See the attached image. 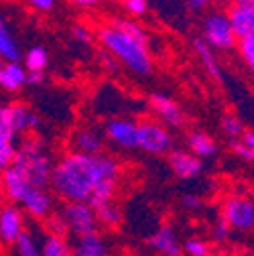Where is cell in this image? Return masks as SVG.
Wrapping results in <instances>:
<instances>
[{"instance_id": "obj_41", "label": "cell", "mask_w": 254, "mask_h": 256, "mask_svg": "<svg viewBox=\"0 0 254 256\" xmlns=\"http://www.w3.org/2000/svg\"><path fill=\"white\" fill-rule=\"evenodd\" d=\"M242 142L252 150V154H254V130H246L244 132V136H242Z\"/></svg>"}, {"instance_id": "obj_42", "label": "cell", "mask_w": 254, "mask_h": 256, "mask_svg": "<svg viewBox=\"0 0 254 256\" xmlns=\"http://www.w3.org/2000/svg\"><path fill=\"white\" fill-rule=\"evenodd\" d=\"M2 116H4V106L0 104V128H4V124H2Z\"/></svg>"}, {"instance_id": "obj_31", "label": "cell", "mask_w": 254, "mask_h": 256, "mask_svg": "<svg viewBox=\"0 0 254 256\" xmlns=\"http://www.w3.org/2000/svg\"><path fill=\"white\" fill-rule=\"evenodd\" d=\"M181 248L187 256H210V244L202 238H189L181 242Z\"/></svg>"}, {"instance_id": "obj_35", "label": "cell", "mask_w": 254, "mask_h": 256, "mask_svg": "<svg viewBox=\"0 0 254 256\" xmlns=\"http://www.w3.org/2000/svg\"><path fill=\"white\" fill-rule=\"evenodd\" d=\"M230 146H232L234 154H238V156L242 158V161H246V163H252V161H254L252 150L242 142V138H240V140H232V142H230Z\"/></svg>"}, {"instance_id": "obj_19", "label": "cell", "mask_w": 254, "mask_h": 256, "mask_svg": "<svg viewBox=\"0 0 254 256\" xmlns=\"http://www.w3.org/2000/svg\"><path fill=\"white\" fill-rule=\"evenodd\" d=\"M26 86V70L20 63H0V90L14 94Z\"/></svg>"}, {"instance_id": "obj_22", "label": "cell", "mask_w": 254, "mask_h": 256, "mask_svg": "<svg viewBox=\"0 0 254 256\" xmlns=\"http://www.w3.org/2000/svg\"><path fill=\"white\" fill-rule=\"evenodd\" d=\"M148 6H152L158 12V16L171 24L177 18H183L187 12L183 0H148Z\"/></svg>"}, {"instance_id": "obj_17", "label": "cell", "mask_w": 254, "mask_h": 256, "mask_svg": "<svg viewBox=\"0 0 254 256\" xmlns=\"http://www.w3.org/2000/svg\"><path fill=\"white\" fill-rule=\"evenodd\" d=\"M20 59H22L20 43L16 41L6 16L0 12V61L2 63H20Z\"/></svg>"}, {"instance_id": "obj_37", "label": "cell", "mask_w": 254, "mask_h": 256, "mask_svg": "<svg viewBox=\"0 0 254 256\" xmlns=\"http://www.w3.org/2000/svg\"><path fill=\"white\" fill-rule=\"evenodd\" d=\"M24 2L37 12H51L55 8V0H24Z\"/></svg>"}, {"instance_id": "obj_25", "label": "cell", "mask_w": 254, "mask_h": 256, "mask_svg": "<svg viewBox=\"0 0 254 256\" xmlns=\"http://www.w3.org/2000/svg\"><path fill=\"white\" fill-rule=\"evenodd\" d=\"M94 212H96V222L104 228H116L122 224V210L116 202L102 204L98 208H94Z\"/></svg>"}, {"instance_id": "obj_11", "label": "cell", "mask_w": 254, "mask_h": 256, "mask_svg": "<svg viewBox=\"0 0 254 256\" xmlns=\"http://www.w3.org/2000/svg\"><path fill=\"white\" fill-rule=\"evenodd\" d=\"M53 194L49 189H43V187H33L30 185L24 194H22V198H20V202L16 204L20 210H22V214L24 216H28V218H33V220H47L49 216H53Z\"/></svg>"}, {"instance_id": "obj_7", "label": "cell", "mask_w": 254, "mask_h": 256, "mask_svg": "<svg viewBox=\"0 0 254 256\" xmlns=\"http://www.w3.org/2000/svg\"><path fill=\"white\" fill-rule=\"evenodd\" d=\"M102 132L106 142H112L120 150L138 148V120L126 116H112L104 122Z\"/></svg>"}, {"instance_id": "obj_32", "label": "cell", "mask_w": 254, "mask_h": 256, "mask_svg": "<svg viewBox=\"0 0 254 256\" xmlns=\"http://www.w3.org/2000/svg\"><path fill=\"white\" fill-rule=\"evenodd\" d=\"M122 6L130 16H142L148 12V0H122Z\"/></svg>"}, {"instance_id": "obj_8", "label": "cell", "mask_w": 254, "mask_h": 256, "mask_svg": "<svg viewBox=\"0 0 254 256\" xmlns=\"http://www.w3.org/2000/svg\"><path fill=\"white\" fill-rule=\"evenodd\" d=\"M59 218L66 224V230L72 232L76 238L98 232V222H96V212L86 202H70L63 204V210Z\"/></svg>"}, {"instance_id": "obj_24", "label": "cell", "mask_w": 254, "mask_h": 256, "mask_svg": "<svg viewBox=\"0 0 254 256\" xmlns=\"http://www.w3.org/2000/svg\"><path fill=\"white\" fill-rule=\"evenodd\" d=\"M41 256H72V244L68 242L66 236L47 234L43 236Z\"/></svg>"}, {"instance_id": "obj_6", "label": "cell", "mask_w": 254, "mask_h": 256, "mask_svg": "<svg viewBox=\"0 0 254 256\" xmlns=\"http://www.w3.org/2000/svg\"><path fill=\"white\" fill-rule=\"evenodd\" d=\"M175 146V138L167 126L154 118H142L138 122V150L146 154H169Z\"/></svg>"}, {"instance_id": "obj_3", "label": "cell", "mask_w": 254, "mask_h": 256, "mask_svg": "<svg viewBox=\"0 0 254 256\" xmlns=\"http://www.w3.org/2000/svg\"><path fill=\"white\" fill-rule=\"evenodd\" d=\"M22 179L33 185V187H43L49 189L51 183V173H53V158L49 150L43 146L41 140L37 138H22L16 144V154L10 163Z\"/></svg>"}, {"instance_id": "obj_14", "label": "cell", "mask_w": 254, "mask_h": 256, "mask_svg": "<svg viewBox=\"0 0 254 256\" xmlns=\"http://www.w3.org/2000/svg\"><path fill=\"white\" fill-rule=\"evenodd\" d=\"M169 167L179 179H196L204 173V161H200L198 156H194L189 150L173 148L169 154Z\"/></svg>"}, {"instance_id": "obj_43", "label": "cell", "mask_w": 254, "mask_h": 256, "mask_svg": "<svg viewBox=\"0 0 254 256\" xmlns=\"http://www.w3.org/2000/svg\"><path fill=\"white\" fill-rule=\"evenodd\" d=\"M234 4H248V2H254V0H232Z\"/></svg>"}, {"instance_id": "obj_33", "label": "cell", "mask_w": 254, "mask_h": 256, "mask_svg": "<svg viewBox=\"0 0 254 256\" xmlns=\"http://www.w3.org/2000/svg\"><path fill=\"white\" fill-rule=\"evenodd\" d=\"M230 232H232V230L228 228V224L220 218V220L214 224V226H212V240L218 242V244H222V242H226V240H228Z\"/></svg>"}, {"instance_id": "obj_12", "label": "cell", "mask_w": 254, "mask_h": 256, "mask_svg": "<svg viewBox=\"0 0 254 256\" xmlns=\"http://www.w3.org/2000/svg\"><path fill=\"white\" fill-rule=\"evenodd\" d=\"M2 124L4 128H8L10 132H14L16 136L22 132H30L37 130L41 118L37 116V112H33L26 104L22 102H12L8 106H4V116H2Z\"/></svg>"}, {"instance_id": "obj_29", "label": "cell", "mask_w": 254, "mask_h": 256, "mask_svg": "<svg viewBox=\"0 0 254 256\" xmlns=\"http://www.w3.org/2000/svg\"><path fill=\"white\" fill-rule=\"evenodd\" d=\"M220 126H222V132H224L230 140H240L246 132V126H244L242 118L236 116V114H226L224 118H222Z\"/></svg>"}, {"instance_id": "obj_21", "label": "cell", "mask_w": 254, "mask_h": 256, "mask_svg": "<svg viewBox=\"0 0 254 256\" xmlns=\"http://www.w3.org/2000/svg\"><path fill=\"white\" fill-rule=\"evenodd\" d=\"M41 244H43V236L35 228L26 226L24 232L12 244V250L14 256H41Z\"/></svg>"}, {"instance_id": "obj_34", "label": "cell", "mask_w": 254, "mask_h": 256, "mask_svg": "<svg viewBox=\"0 0 254 256\" xmlns=\"http://www.w3.org/2000/svg\"><path fill=\"white\" fill-rule=\"evenodd\" d=\"M72 37L78 41V43H84V45H90L94 35H92V30L86 26V24H74L72 26Z\"/></svg>"}, {"instance_id": "obj_5", "label": "cell", "mask_w": 254, "mask_h": 256, "mask_svg": "<svg viewBox=\"0 0 254 256\" xmlns=\"http://www.w3.org/2000/svg\"><path fill=\"white\" fill-rule=\"evenodd\" d=\"M222 220L228 228L240 234L254 232V200L250 196L232 194L222 204Z\"/></svg>"}, {"instance_id": "obj_20", "label": "cell", "mask_w": 254, "mask_h": 256, "mask_svg": "<svg viewBox=\"0 0 254 256\" xmlns=\"http://www.w3.org/2000/svg\"><path fill=\"white\" fill-rule=\"evenodd\" d=\"M187 146H189V152L198 156L200 161H208V158L218 154V142L210 134L200 132V130L187 134Z\"/></svg>"}, {"instance_id": "obj_13", "label": "cell", "mask_w": 254, "mask_h": 256, "mask_svg": "<svg viewBox=\"0 0 254 256\" xmlns=\"http://www.w3.org/2000/svg\"><path fill=\"white\" fill-rule=\"evenodd\" d=\"M26 226V216L18 206L8 202L0 206V244L12 246Z\"/></svg>"}, {"instance_id": "obj_26", "label": "cell", "mask_w": 254, "mask_h": 256, "mask_svg": "<svg viewBox=\"0 0 254 256\" xmlns=\"http://www.w3.org/2000/svg\"><path fill=\"white\" fill-rule=\"evenodd\" d=\"M16 154V134L8 128H0V171H4Z\"/></svg>"}, {"instance_id": "obj_44", "label": "cell", "mask_w": 254, "mask_h": 256, "mask_svg": "<svg viewBox=\"0 0 254 256\" xmlns=\"http://www.w3.org/2000/svg\"><path fill=\"white\" fill-rule=\"evenodd\" d=\"M0 200H2V183H0Z\"/></svg>"}, {"instance_id": "obj_27", "label": "cell", "mask_w": 254, "mask_h": 256, "mask_svg": "<svg viewBox=\"0 0 254 256\" xmlns=\"http://www.w3.org/2000/svg\"><path fill=\"white\" fill-rule=\"evenodd\" d=\"M24 59V70L26 72H45L47 63H49V53L43 45L30 47L26 53H22Z\"/></svg>"}, {"instance_id": "obj_40", "label": "cell", "mask_w": 254, "mask_h": 256, "mask_svg": "<svg viewBox=\"0 0 254 256\" xmlns=\"http://www.w3.org/2000/svg\"><path fill=\"white\" fill-rule=\"evenodd\" d=\"M68 2L74 6H80V8H94L100 0H68Z\"/></svg>"}, {"instance_id": "obj_15", "label": "cell", "mask_w": 254, "mask_h": 256, "mask_svg": "<svg viewBox=\"0 0 254 256\" xmlns=\"http://www.w3.org/2000/svg\"><path fill=\"white\" fill-rule=\"evenodd\" d=\"M148 246L161 256H181L183 248H181V240L177 236V232L171 226H161L156 228L150 238H148Z\"/></svg>"}, {"instance_id": "obj_36", "label": "cell", "mask_w": 254, "mask_h": 256, "mask_svg": "<svg viewBox=\"0 0 254 256\" xmlns=\"http://www.w3.org/2000/svg\"><path fill=\"white\" fill-rule=\"evenodd\" d=\"M214 0H183V4L187 10L192 12H206L210 6H212Z\"/></svg>"}, {"instance_id": "obj_9", "label": "cell", "mask_w": 254, "mask_h": 256, "mask_svg": "<svg viewBox=\"0 0 254 256\" xmlns=\"http://www.w3.org/2000/svg\"><path fill=\"white\" fill-rule=\"evenodd\" d=\"M148 108L156 116L154 120L167 128H181L185 124V114L177 104V100H173L171 96L163 92H152L148 96Z\"/></svg>"}, {"instance_id": "obj_16", "label": "cell", "mask_w": 254, "mask_h": 256, "mask_svg": "<svg viewBox=\"0 0 254 256\" xmlns=\"http://www.w3.org/2000/svg\"><path fill=\"white\" fill-rule=\"evenodd\" d=\"M230 24L238 39L254 37V2L248 4H232L228 10Z\"/></svg>"}, {"instance_id": "obj_38", "label": "cell", "mask_w": 254, "mask_h": 256, "mask_svg": "<svg viewBox=\"0 0 254 256\" xmlns=\"http://www.w3.org/2000/svg\"><path fill=\"white\" fill-rule=\"evenodd\" d=\"M181 204H183V208L192 210V212L202 210V200L196 198V196H183V198H181Z\"/></svg>"}, {"instance_id": "obj_39", "label": "cell", "mask_w": 254, "mask_h": 256, "mask_svg": "<svg viewBox=\"0 0 254 256\" xmlns=\"http://www.w3.org/2000/svg\"><path fill=\"white\" fill-rule=\"evenodd\" d=\"M45 82V72H26V86H41Z\"/></svg>"}, {"instance_id": "obj_10", "label": "cell", "mask_w": 254, "mask_h": 256, "mask_svg": "<svg viewBox=\"0 0 254 256\" xmlns=\"http://www.w3.org/2000/svg\"><path fill=\"white\" fill-rule=\"evenodd\" d=\"M70 148L78 154H102L106 148V138L102 128L94 124L78 126L70 134Z\"/></svg>"}, {"instance_id": "obj_28", "label": "cell", "mask_w": 254, "mask_h": 256, "mask_svg": "<svg viewBox=\"0 0 254 256\" xmlns=\"http://www.w3.org/2000/svg\"><path fill=\"white\" fill-rule=\"evenodd\" d=\"M110 24H112V26H116V28H120L122 33H126V35H130V37H134V39L142 41V43H148V33H146V28H144L140 22H136V20L116 16Z\"/></svg>"}, {"instance_id": "obj_30", "label": "cell", "mask_w": 254, "mask_h": 256, "mask_svg": "<svg viewBox=\"0 0 254 256\" xmlns=\"http://www.w3.org/2000/svg\"><path fill=\"white\" fill-rule=\"evenodd\" d=\"M236 49H238V55L240 59L244 61L246 70L254 76V37H244V39H238L236 41Z\"/></svg>"}, {"instance_id": "obj_1", "label": "cell", "mask_w": 254, "mask_h": 256, "mask_svg": "<svg viewBox=\"0 0 254 256\" xmlns=\"http://www.w3.org/2000/svg\"><path fill=\"white\" fill-rule=\"evenodd\" d=\"M122 167L112 154L66 152L53 165L51 194L66 204L86 202L92 208L114 202Z\"/></svg>"}, {"instance_id": "obj_18", "label": "cell", "mask_w": 254, "mask_h": 256, "mask_svg": "<svg viewBox=\"0 0 254 256\" xmlns=\"http://www.w3.org/2000/svg\"><path fill=\"white\" fill-rule=\"evenodd\" d=\"M72 256H110V248L100 232H92L76 238V244L72 246Z\"/></svg>"}, {"instance_id": "obj_2", "label": "cell", "mask_w": 254, "mask_h": 256, "mask_svg": "<svg viewBox=\"0 0 254 256\" xmlns=\"http://www.w3.org/2000/svg\"><path fill=\"white\" fill-rule=\"evenodd\" d=\"M98 39L104 47V51L116 61L124 70L138 78H146L152 74V55L148 49V43H142L130 35L122 33L120 28L112 24H104L98 30Z\"/></svg>"}, {"instance_id": "obj_23", "label": "cell", "mask_w": 254, "mask_h": 256, "mask_svg": "<svg viewBox=\"0 0 254 256\" xmlns=\"http://www.w3.org/2000/svg\"><path fill=\"white\" fill-rule=\"evenodd\" d=\"M194 51H196V55L200 57V61H202V66L206 68V72H208L216 82H222V70H220V63H218L216 53H214L202 39H194Z\"/></svg>"}, {"instance_id": "obj_4", "label": "cell", "mask_w": 254, "mask_h": 256, "mask_svg": "<svg viewBox=\"0 0 254 256\" xmlns=\"http://www.w3.org/2000/svg\"><path fill=\"white\" fill-rule=\"evenodd\" d=\"M202 41L210 49L218 51H230L236 47L238 37L234 35V28L230 24L228 12L226 10H206L202 18Z\"/></svg>"}]
</instances>
